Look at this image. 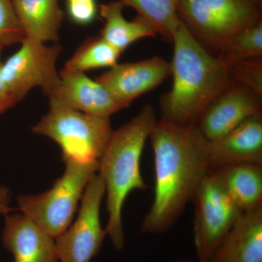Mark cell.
I'll use <instances>...</instances> for the list:
<instances>
[{
    "label": "cell",
    "mask_w": 262,
    "mask_h": 262,
    "mask_svg": "<svg viewBox=\"0 0 262 262\" xmlns=\"http://www.w3.org/2000/svg\"><path fill=\"white\" fill-rule=\"evenodd\" d=\"M149 138L155 159L154 199L141 228L144 233L160 234L178 220L211 166L208 141L195 125L179 126L160 119Z\"/></svg>",
    "instance_id": "1"
},
{
    "label": "cell",
    "mask_w": 262,
    "mask_h": 262,
    "mask_svg": "<svg viewBox=\"0 0 262 262\" xmlns=\"http://www.w3.org/2000/svg\"><path fill=\"white\" fill-rule=\"evenodd\" d=\"M172 41L173 86L160 99L161 119L179 126H191L234 82L228 66L207 51L182 21Z\"/></svg>",
    "instance_id": "2"
},
{
    "label": "cell",
    "mask_w": 262,
    "mask_h": 262,
    "mask_svg": "<svg viewBox=\"0 0 262 262\" xmlns=\"http://www.w3.org/2000/svg\"><path fill=\"white\" fill-rule=\"evenodd\" d=\"M157 122L154 108L146 104L130 121L113 131L98 160V175L106 194L108 222L105 232L119 251L125 246L122 208L131 192L146 189L140 170L141 158Z\"/></svg>",
    "instance_id": "3"
},
{
    "label": "cell",
    "mask_w": 262,
    "mask_h": 262,
    "mask_svg": "<svg viewBox=\"0 0 262 262\" xmlns=\"http://www.w3.org/2000/svg\"><path fill=\"white\" fill-rule=\"evenodd\" d=\"M65 170L51 188L17 199L18 209L53 238L70 227L84 189L98 173V161L63 160Z\"/></svg>",
    "instance_id": "4"
},
{
    "label": "cell",
    "mask_w": 262,
    "mask_h": 262,
    "mask_svg": "<svg viewBox=\"0 0 262 262\" xmlns=\"http://www.w3.org/2000/svg\"><path fill=\"white\" fill-rule=\"evenodd\" d=\"M49 106L32 132L56 142L61 147L62 160L98 161L113 134L110 118L63 106Z\"/></svg>",
    "instance_id": "5"
},
{
    "label": "cell",
    "mask_w": 262,
    "mask_h": 262,
    "mask_svg": "<svg viewBox=\"0 0 262 262\" xmlns=\"http://www.w3.org/2000/svg\"><path fill=\"white\" fill-rule=\"evenodd\" d=\"M177 13L202 46L218 50L232 34L262 20V0H179Z\"/></svg>",
    "instance_id": "6"
},
{
    "label": "cell",
    "mask_w": 262,
    "mask_h": 262,
    "mask_svg": "<svg viewBox=\"0 0 262 262\" xmlns=\"http://www.w3.org/2000/svg\"><path fill=\"white\" fill-rule=\"evenodd\" d=\"M192 202L196 261L209 262L243 212L210 172L198 186Z\"/></svg>",
    "instance_id": "7"
},
{
    "label": "cell",
    "mask_w": 262,
    "mask_h": 262,
    "mask_svg": "<svg viewBox=\"0 0 262 262\" xmlns=\"http://www.w3.org/2000/svg\"><path fill=\"white\" fill-rule=\"evenodd\" d=\"M21 46L2 65L5 85L17 103L34 88L48 96L58 85L59 72L56 63L61 46L24 39Z\"/></svg>",
    "instance_id": "8"
},
{
    "label": "cell",
    "mask_w": 262,
    "mask_h": 262,
    "mask_svg": "<svg viewBox=\"0 0 262 262\" xmlns=\"http://www.w3.org/2000/svg\"><path fill=\"white\" fill-rule=\"evenodd\" d=\"M104 194V184L96 173L84 189L77 220L55 238L60 262H91L99 252L106 236L100 222Z\"/></svg>",
    "instance_id": "9"
},
{
    "label": "cell",
    "mask_w": 262,
    "mask_h": 262,
    "mask_svg": "<svg viewBox=\"0 0 262 262\" xmlns=\"http://www.w3.org/2000/svg\"><path fill=\"white\" fill-rule=\"evenodd\" d=\"M261 97L234 82L207 107L194 125L206 141L216 140L248 119L261 114Z\"/></svg>",
    "instance_id": "10"
},
{
    "label": "cell",
    "mask_w": 262,
    "mask_h": 262,
    "mask_svg": "<svg viewBox=\"0 0 262 262\" xmlns=\"http://www.w3.org/2000/svg\"><path fill=\"white\" fill-rule=\"evenodd\" d=\"M171 75L170 63L159 56L118 63L96 78L124 108Z\"/></svg>",
    "instance_id": "11"
},
{
    "label": "cell",
    "mask_w": 262,
    "mask_h": 262,
    "mask_svg": "<svg viewBox=\"0 0 262 262\" xmlns=\"http://www.w3.org/2000/svg\"><path fill=\"white\" fill-rule=\"evenodd\" d=\"M59 75L58 85L47 96L49 106H63L106 118L123 110L102 84L84 72L62 69Z\"/></svg>",
    "instance_id": "12"
},
{
    "label": "cell",
    "mask_w": 262,
    "mask_h": 262,
    "mask_svg": "<svg viewBox=\"0 0 262 262\" xmlns=\"http://www.w3.org/2000/svg\"><path fill=\"white\" fill-rule=\"evenodd\" d=\"M2 239L14 262H60L55 238L24 213L5 215Z\"/></svg>",
    "instance_id": "13"
},
{
    "label": "cell",
    "mask_w": 262,
    "mask_h": 262,
    "mask_svg": "<svg viewBox=\"0 0 262 262\" xmlns=\"http://www.w3.org/2000/svg\"><path fill=\"white\" fill-rule=\"evenodd\" d=\"M207 153L211 169L231 164L262 165V113L220 139L208 141Z\"/></svg>",
    "instance_id": "14"
},
{
    "label": "cell",
    "mask_w": 262,
    "mask_h": 262,
    "mask_svg": "<svg viewBox=\"0 0 262 262\" xmlns=\"http://www.w3.org/2000/svg\"><path fill=\"white\" fill-rule=\"evenodd\" d=\"M209 262H262V206L241 214Z\"/></svg>",
    "instance_id": "15"
},
{
    "label": "cell",
    "mask_w": 262,
    "mask_h": 262,
    "mask_svg": "<svg viewBox=\"0 0 262 262\" xmlns=\"http://www.w3.org/2000/svg\"><path fill=\"white\" fill-rule=\"evenodd\" d=\"M210 173L243 213L262 206V165L231 164L211 168Z\"/></svg>",
    "instance_id": "16"
},
{
    "label": "cell",
    "mask_w": 262,
    "mask_h": 262,
    "mask_svg": "<svg viewBox=\"0 0 262 262\" xmlns=\"http://www.w3.org/2000/svg\"><path fill=\"white\" fill-rule=\"evenodd\" d=\"M12 3L26 39L46 44L58 42L64 18L59 0H12Z\"/></svg>",
    "instance_id": "17"
},
{
    "label": "cell",
    "mask_w": 262,
    "mask_h": 262,
    "mask_svg": "<svg viewBox=\"0 0 262 262\" xmlns=\"http://www.w3.org/2000/svg\"><path fill=\"white\" fill-rule=\"evenodd\" d=\"M125 7L121 0H114L100 5L98 9L104 20L100 36L121 53L139 39L158 34L154 26L141 15L126 20L122 14Z\"/></svg>",
    "instance_id": "18"
},
{
    "label": "cell",
    "mask_w": 262,
    "mask_h": 262,
    "mask_svg": "<svg viewBox=\"0 0 262 262\" xmlns=\"http://www.w3.org/2000/svg\"><path fill=\"white\" fill-rule=\"evenodd\" d=\"M121 53L101 36L89 38L77 48L63 70L85 72L95 69L111 68L117 64Z\"/></svg>",
    "instance_id": "19"
},
{
    "label": "cell",
    "mask_w": 262,
    "mask_h": 262,
    "mask_svg": "<svg viewBox=\"0 0 262 262\" xmlns=\"http://www.w3.org/2000/svg\"><path fill=\"white\" fill-rule=\"evenodd\" d=\"M125 7L134 8L138 15L144 17L154 26L158 34L171 40L178 28L177 8L179 0H121Z\"/></svg>",
    "instance_id": "20"
},
{
    "label": "cell",
    "mask_w": 262,
    "mask_h": 262,
    "mask_svg": "<svg viewBox=\"0 0 262 262\" xmlns=\"http://www.w3.org/2000/svg\"><path fill=\"white\" fill-rule=\"evenodd\" d=\"M219 58L227 66L242 60L262 56V20L226 39L217 50Z\"/></svg>",
    "instance_id": "21"
},
{
    "label": "cell",
    "mask_w": 262,
    "mask_h": 262,
    "mask_svg": "<svg viewBox=\"0 0 262 262\" xmlns=\"http://www.w3.org/2000/svg\"><path fill=\"white\" fill-rule=\"evenodd\" d=\"M228 69L231 80L262 96L261 58L234 62Z\"/></svg>",
    "instance_id": "22"
},
{
    "label": "cell",
    "mask_w": 262,
    "mask_h": 262,
    "mask_svg": "<svg viewBox=\"0 0 262 262\" xmlns=\"http://www.w3.org/2000/svg\"><path fill=\"white\" fill-rule=\"evenodd\" d=\"M24 38L12 0H0V44L7 47L21 42Z\"/></svg>",
    "instance_id": "23"
},
{
    "label": "cell",
    "mask_w": 262,
    "mask_h": 262,
    "mask_svg": "<svg viewBox=\"0 0 262 262\" xmlns=\"http://www.w3.org/2000/svg\"><path fill=\"white\" fill-rule=\"evenodd\" d=\"M66 4L69 18L78 25L91 24L97 16L96 0H66Z\"/></svg>",
    "instance_id": "24"
},
{
    "label": "cell",
    "mask_w": 262,
    "mask_h": 262,
    "mask_svg": "<svg viewBox=\"0 0 262 262\" xmlns=\"http://www.w3.org/2000/svg\"><path fill=\"white\" fill-rule=\"evenodd\" d=\"M4 48L5 46L3 45L0 44V115H3L10 108H13L18 103L7 89L2 76L1 69L3 62L1 60V55Z\"/></svg>",
    "instance_id": "25"
},
{
    "label": "cell",
    "mask_w": 262,
    "mask_h": 262,
    "mask_svg": "<svg viewBox=\"0 0 262 262\" xmlns=\"http://www.w3.org/2000/svg\"><path fill=\"white\" fill-rule=\"evenodd\" d=\"M11 201V192L9 188L5 186L0 185V214L6 215L13 211V208H10Z\"/></svg>",
    "instance_id": "26"
},
{
    "label": "cell",
    "mask_w": 262,
    "mask_h": 262,
    "mask_svg": "<svg viewBox=\"0 0 262 262\" xmlns=\"http://www.w3.org/2000/svg\"><path fill=\"white\" fill-rule=\"evenodd\" d=\"M174 262H198V261H191V260H187V261H176Z\"/></svg>",
    "instance_id": "27"
}]
</instances>
